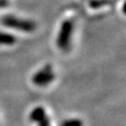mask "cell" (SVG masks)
Masks as SVG:
<instances>
[{
    "mask_svg": "<svg viewBox=\"0 0 126 126\" xmlns=\"http://www.w3.org/2000/svg\"><path fill=\"white\" fill-rule=\"evenodd\" d=\"M3 25L9 28H13L18 31L25 32V33H32L36 30V23L31 20L18 18L15 16H5L1 20Z\"/></svg>",
    "mask_w": 126,
    "mask_h": 126,
    "instance_id": "1",
    "label": "cell"
},
{
    "mask_svg": "<svg viewBox=\"0 0 126 126\" xmlns=\"http://www.w3.org/2000/svg\"><path fill=\"white\" fill-rule=\"evenodd\" d=\"M73 28H74V23L71 20H65L63 22L56 40L57 47L60 50H67L69 49Z\"/></svg>",
    "mask_w": 126,
    "mask_h": 126,
    "instance_id": "2",
    "label": "cell"
},
{
    "mask_svg": "<svg viewBox=\"0 0 126 126\" xmlns=\"http://www.w3.org/2000/svg\"><path fill=\"white\" fill-rule=\"evenodd\" d=\"M54 79L55 74L52 70L51 64H46L40 70L34 74V76L32 77V81L35 85L42 87L51 83L54 80Z\"/></svg>",
    "mask_w": 126,
    "mask_h": 126,
    "instance_id": "3",
    "label": "cell"
},
{
    "mask_svg": "<svg viewBox=\"0 0 126 126\" xmlns=\"http://www.w3.org/2000/svg\"><path fill=\"white\" fill-rule=\"evenodd\" d=\"M45 117H47L46 111L42 107H36V108H35L31 111L30 115H29L30 121L33 122H36V123L41 122Z\"/></svg>",
    "mask_w": 126,
    "mask_h": 126,
    "instance_id": "4",
    "label": "cell"
},
{
    "mask_svg": "<svg viewBox=\"0 0 126 126\" xmlns=\"http://www.w3.org/2000/svg\"><path fill=\"white\" fill-rule=\"evenodd\" d=\"M15 36L6 33V32H0V45L2 46H12L16 42Z\"/></svg>",
    "mask_w": 126,
    "mask_h": 126,
    "instance_id": "5",
    "label": "cell"
},
{
    "mask_svg": "<svg viewBox=\"0 0 126 126\" xmlns=\"http://www.w3.org/2000/svg\"><path fill=\"white\" fill-rule=\"evenodd\" d=\"M83 122L79 119H71V120H66L63 121L60 126H82Z\"/></svg>",
    "mask_w": 126,
    "mask_h": 126,
    "instance_id": "6",
    "label": "cell"
},
{
    "mask_svg": "<svg viewBox=\"0 0 126 126\" xmlns=\"http://www.w3.org/2000/svg\"><path fill=\"white\" fill-rule=\"evenodd\" d=\"M38 126H50V119L47 117H45L41 122H38Z\"/></svg>",
    "mask_w": 126,
    "mask_h": 126,
    "instance_id": "7",
    "label": "cell"
},
{
    "mask_svg": "<svg viewBox=\"0 0 126 126\" xmlns=\"http://www.w3.org/2000/svg\"><path fill=\"white\" fill-rule=\"evenodd\" d=\"M9 5V1L8 0H0V9L6 8Z\"/></svg>",
    "mask_w": 126,
    "mask_h": 126,
    "instance_id": "8",
    "label": "cell"
},
{
    "mask_svg": "<svg viewBox=\"0 0 126 126\" xmlns=\"http://www.w3.org/2000/svg\"><path fill=\"white\" fill-rule=\"evenodd\" d=\"M122 10H123V12L126 14V2L123 4V7H122Z\"/></svg>",
    "mask_w": 126,
    "mask_h": 126,
    "instance_id": "9",
    "label": "cell"
}]
</instances>
